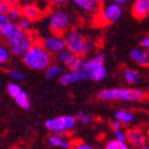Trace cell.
Instances as JSON below:
<instances>
[{
	"label": "cell",
	"instance_id": "obj_1",
	"mask_svg": "<svg viewBox=\"0 0 149 149\" xmlns=\"http://www.w3.org/2000/svg\"><path fill=\"white\" fill-rule=\"evenodd\" d=\"M24 65L30 70L42 71L52 63V54L43 47L42 43L33 42L22 55Z\"/></svg>",
	"mask_w": 149,
	"mask_h": 149
},
{
	"label": "cell",
	"instance_id": "obj_2",
	"mask_svg": "<svg viewBox=\"0 0 149 149\" xmlns=\"http://www.w3.org/2000/svg\"><path fill=\"white\" fill-rule=\"evenodd\" d=\"M145 96L142 90L134 88H109L98 93V98L102 101H142Z\"/></svg>",
	"mask_w": 149,
	"mask_h": 149
},
{
	"label": "cell",
	"instance_id": "obj_3",
	"mask_svg": "<svg viewBox=\"0 0 149 149\" xmlns=\"http://www.w3.org/2000/svg\"><path fill=\"white\" fill-rule=\"evenodd\" d=\"M65 47L77 55H87L95 49V44L91 39L85 38L77 30H69L65 32Z\"/></svg>",
	"mask_w": 149,
	"mask_h": 149
},
{
	"label": "cell",
	"instance_id": "obj_4",
	"mask_svg": "<svg viewBox=\"0 0 149 149\" xmlns=\"http://www.w3.org/2000/svg\"><path fill=\"white\" fill-rule=\"evenodd\" d=\"M105 55L104 53H98L95 56L85 61L86 72L89 74V79L94 81H102L107 76V70L104 66Z\"/></svg>",
	"mask_w": 149,
	"mask_h": 149
},
{
	"label": "cell",
	"instance_id": "obj_5",
	"mask_svg": "<svg viewBox=\"0 0 149 149\" xmlns=\"http://www.w3.org/2000/svg\"><path fill=\"white\" fill-rule=\"evenodd\" d=\"M77 121L74 116L71 115H63L51 118L45 121V127L52 134H68L76 127Z\"/></svg>",
	"mask_w": 149,
	"mask_h": 149
},
{
	"label": "cell",
	"instance_id": "obj_6",
	"mask_svg": "<svg viewBox=\"0 0 149 149\" xmlns=\"http://www.w3.org/2000/svg\"><path fill=\"white\" fill-rule=\"evenodd\" d=\"M70 22H71V18L69 14L65 10H57L50 14L49 28L52 31V33L62 36L63 33L68 31Z\"/></svg>",
	"mask_w": 149,
	"mask_h": 149
},
{
	"label": "cell",
	"instance_id": "obj_7",
	"mask_svg": "<svg viewBox=\"0 0 149 149\" xmlns=\"http://www.w3.org/2000/svg\"><path fill=\"white\" fill-rule=\"evenodd\" d=\"M122 14H123V8L121 4L111 2L102 8L100 13V19H101V22L104 24L115 23L121 18Z\"/></svg>",
	"mask_w": 149,
	"mask_h": 149
},
{
	"label": "cell",
	"instance_id": "obj_8",
	"mask_svg": "<svg viewBox=\"0 0 149 149\" xmlns=\"http://www.w3.org/2000/svg\"><path fill=\"white\" fill-rule=\"evenodd\" d=\"M43 47L47 50L50 54H58L61 51L66 49L64 38L60 35H51L46 37L42 42Z\"/></svg>",
	"mask_w": 149,
	"mask_h": 149
},
{
	"label": "cell",
	"instance_id": "obj_9",
	"mask_svg": "<svg viewBox=\"0 0 149 149\" xmlns=\"http://www.w3.org/2000/svg\"><path fill=\"white\" fill-rule=\"evenodd\" d=\"M32 43H33L32 38L26 35L24 38H22L21 40L18 41V42L10 45L8 48H10V53H13L14 55H17V56L21 55V56H22V55L24 54L25 51H26V50L32 45Z\"/></svg>",
	"mask_w": 149,
	"mask_h": 149
},
{
	"label": "cell",
	"instance_id": "obj_10",
	"mask_svg": "<svg viewBox=\"0 0 149 149\" xmlns=\"http://www.w3.org/2000/svg\"><path fill=\"white\" fill-rule=\"evenodd\" d=\"M130 58L134 63L141 66V67H147L149 65V52L148 49L145 48H134L130 51L129 54Z\"/></svg>",
	"mask_w": 149,
	"mask_h": 149
},
{
	"label": "cell",
	"instance_id": "obj_11",
	"mask_svg": "<svg viewBox=\"0 0 149 149\" xmlns=\"http://www.w3.org/2000/svg\"><path fill=\"white\" fill-rule=\"evenodd\" d=\"M132 13V16L137 19H145L149 15V0H134Z\"/></svg>",
	"mask_w": 149,
	"mask_h": 149
},
{
	"label": "cell",
	"instance_id": "obj_12",
	"mask_svg": "<svg viewBox=\"0 0 149 149\" xmlns=\"http://www.w3.org/2000/svg\"><path fill=\"white\" fill-rule=\"evenodd\" d=\"M126 141H128V143L132 146L139 147L145 144L146 138L142 130L138 128H132L126 132Z\"/></svg>",
	"mask_w": 149,
	"mask_h": 149
},
{
	"label": "cell",
	"instance_id": "obj_13",
	"mask_svg": "<svg viewBox=\"0 0 149 149\" xmlns=\"http://www.w3.org/2000/svg\"><path fill=\"white\" fill-rule=\"evenodd\" d=\"M21 31H22V29L18 27L17 23L10 21L2 26H0V39H2L4 41H8Z\"/></svg>",
	"mask_w": 149,
	"mask_h": 149
},
{
	"label": "cell",
	"instance_id": "obj_14",
	"mask_svg": "<svg viewBox=\"0 0 149 149\" xmlns=\"http://www.w3.org/2000/svg\"><path fill=\"white\" fill-rule=\"evenodd\" d=\"M21 10H22L23 17L27 18L32 22L33 21H38L43 15V13L41 12L40 8H38V5L36 3H27Z\"/></svg>",
	"mask_w": 149,
	"mask_h": 149
},
{
	"label": "cell",
	"instance_id": "obj_15",
	"mask_svg": "<svg viewBox=\"0 0 149 149\" xmlns=\"http://www.w3.org/2000/svg\"><path fill=\"white\" fill-rule=\"evenodd\" d=\"M48 143L51 146H54L62 149H70V147H71L70 141L66 139L63 134H51L48 138Z\"/></svg>",
	"mask_w": 149,
	"mask_h": 149
},
{
	"label": "cell",
	"instance_id": "obj_16",
	"mask_svg": "<svg viewBox=\"0 0 149 149\" xmlns=\"http://www.w3.org/2000/svg\"><path fill=\"white\" fill-rule=\"evenodd\" d=\"M73 2L78 8H80L82 10H85L86 13H89V14L97 12L99 8V3L97 2L96 0H73Z\"/></svg>",
	"mask_w": 149,
	"mask_h": 149
},
{
	"label": "cell",
	"instance_id": "obj_17",
	"mask_svg": "<svg viewBox=\"0 0 149 149\" xmlns=\"http://www.w3.org/2000/svg\"><path fill=\"white\" fill-rule=\"evenodd\" d=\"M60 82L62 84L63 86H70L73 85V84H76L80 80V77L78 75V73L74 70H70V71H65L60 77Z\"/></svg>",
	"mask_w": 149,
	"mask_h": 149
},
{
	"label": "cell",
	"instance_id": "obj_18",
	"mask_svg": "<svg viewBox=\"0 0 149 149\" xmlns=\"http://www.w3.org/2000/svg\"><path fill=\"white\" fill-rule=\"evenodd\" d=\"M123 78L129 85H136L140 81L141 75L138 70L132 69V68H125L123 70Z\"/></svg>",
	"mask_w": 149,
	"mask_h": 149
},
{
	"label": "cell",
	"instance_id": "obj_19",
	"mask_svg": "<svg viewBox=\"0 0 149 149\" xmlns=\"http://www.w3.org/2000/svg\"><path fill=\"white\" fill-rule=\"evenodd\" d=\"M115 119L120 124H129L134 120V115L126 109H118L115 113Z\"/></svg>",
	"mask_w": 149,
	"mask_h": 149
},
{
	"label": "cell",
	"instance_id": "obj_20",
	"mask_svg": "<svg viewBox=\"0 0 149 149\" xmlns=\"http://www.w3.org/2000/svg\"><path fill=\"white\" fill-rule=\"evenodd\" d=\"M15 99L16 104L19 107H21L22 109H25V111H28L31 107V102H30V98L28 96L27 92H25L24 90H22L19 94L16 97H14Z\"/></svg>",
	"mask_w": 149,
	"mask_h": 149
},
{
	"label": "cell",
	"instance_id": "obj_21",
	"mask_svg": "<svg viewBox=\"0 0 149 149\" xmlns=\"http://www.w3.org/2000/svg\"><path fill=\"white\" fill-rule=\"evenodd\" d=\"M45 70H46V75H47V77L50 78V79L58 78V77L65 72V68L63 65L52 64V63H51Z\"/></svg>",
	"mask_w": 149,
	"mask_h": 149
},
{
	"label": "cell",
	"instance_id": "obj_22",
	"mask_svg": "<svg viewBox=\"0 0 149 149\" xmlns=\"http://www.w3.org/2000/svg\"><path fill=\"white\" fill-rule=\"evenodd\" d=\"M104 149H132L130 145L126 142H121L118 140H112L105 144Z\"/></svg>",
	"mask_w": 149,
	"mask_h": 149
},
{
	"label": "cell",
	"instance_id": "obj_23",
	"mask_svg": "<svg viewBox=\"0 0 149 149\" xmlns=\"http://www.w3.org/2000/svg\"><path fill=\"white\" fill-rule=\"evenodd\" d=\"M8 17L10 22H17L22 17V10H21V8H19V5H13L8 14Z\"/></svg>",
	"mask_w": 149,
	"mask_h": 149
},
{
	"label": "cell",
	"instance_id": "obj_24",
	"mask_svg": "<svg viewBox=\"0 0 149 149\" xmlns=\"http://www.w3.org/2000/svg\"><path fill=\"white\" fill-rule=\"evenodd\" d=\"M6 73H8V76L16 82H22L26 79V76H25L24 73L21 72V71H19V70H17V69H8V71H6Z\"/></svg>",
	"mask_w": 149,
	"mask_h": 149
},
{
	"label": "cell",
	"instance_id": "obj_25",
	"mask_svg": "<svg viewBox=\"0 0 149 149\" xmlns=\"http://www.w3.org/2000/svg\"><path fill=\"white\" fill-rule=\"evenodd\" d=\"M77 122H79L82 125H90L93 122V117L86 112H78L75 117Z\"/></svg>",
	"mask_w": 149,
	"mask_h": 149
},
{
	"label": "cell",
	"instance_id": "obj_26",
	"mask_svg": "<svg viewBox=\"0 0 149 149\" xmlns=\"http://www.w3.org/2000/svg\"><path fill=\"white\" fill-rule=\"evenodd\" d=\"M6 90H8V95L14 98V97L17 96V95L19 94V93H20L23 89L21 88V86L19 85V82L13 81V82H10V84H8Z\"/></svg>",
	"mask_w": 149,
	"mask_h": 149
},
{
	"label": "cell",
	"instance_id": "obj_27",
	"mask_svg": "<svg viewBox=\"0 0 149 149\" xmlns=\"http://www.w3.org/2000/svg\"><path fill=\"white\" fill-rule=\"evenodd\" d=\"M17 25L19 28H21L22 30L27 32L28 30H30L32 28V21H30L29 19H27V18H25L22 16V17L17 21Z\"/></svg>",
	"mask_w": 149,
	"mask_h": 149
},
{
	"label": "cell",
	"instance_id": "obj_28",
	"mask_svg": "<svg viewBox=\"0 0 149 149\" xmlns=\"http://www.w3.org/2000/svg\"><path fill=\"white\" fill-rule=\"evenodd\" d=\"M10 50L6 47H4L3 45L0 44V65L8 62V60H10Z\"/></svg>",
	"mask_w": 149,
	"mask_h": 149
},
{
	"label": "cell",
	"instance_id": "obj_29",
	"mask_svg": "<svg viewBox=\"0 0 149 149\" xmlns=\"http://www.w3.org/2000/svg\"><path fill=\"white\" fill-rule=\"evenodd\" d=\"M114 136L115 140H118V141L121 142H126V132L122 130L121 128L114 129Z\"/></svg>",
	"mask_w": 149,
	"mask_h": 149
},
{
	"label": "cell",
	"instance_id": "obj_30",
	"mask_svg": "<svg viewBox=\"0 0 149 149\" xmlns=\"http://www.w3.org/2000/svg\"><path fill=\"white\" fill-rule=\"evenodd\" d=\"M10 8H12V5L8 2H6L4 0H1V1H0V14H1V15L8 16Z\"/></svg>",
	"mask_w": 149,
	"mask_h": 149
},
{
	"label": "cell",
	"instance_id": "obj_31",
	"mask_svg": "<svg viewBox=\"0 0 149 149\" xmlns=\"http://www.w3.org/2000/svg\"><path fill=\"white\" fill-rule=\"evenodd\" d=\"M70 149H94V147L85 142H77L74 145H71Z\"/></svg>",
	"mask_w": 149,
	"mask_h": 149
},
{
	"label": "cell",
	"instance_id": "obj_32",
	"mask_svg": "<svg viewBox=\"0 0 149 149\" xmlns=\"http://www.w3.org/2000/svg\"><path fill=\"white\" fill-rule=\"evenodd\" d=\"M142 48H145V49H148L149 48V36H145L143 39L141 40V43H140Z\"/></svg>",
	"mask_w": 149,
	"mask_h": 149
},
{
	"label": "cell",
	"instance_id": "obj_33",
	"mask_svg": "<svg viewBox=\"0 0 149 149\" xmlns=\"http://www.w3.org/2000/svg\"><path fill=\"white\" fill-rule=\"evenodd\" d=\"M10 22V19H8V16L5 15H1L0 14V26H2V25H4L5 23Z\"/></svg>",
	"mask_w": 149,
	"mask_h": 149
},
{
	"label": "cell",
	"instance_id": "obj_34",
	"mask_svg": "<svg viewBox=\"0 0 149 149\" xmlns=\"http://www.w3.org/2000/svg\"><path fill=\"white\" fill-rule=\"evenodd\" d=\"M112 127H113V129H118V128H121V124H120L119 122L118 121H116V120H115L114 122H112Z\"/></svg>",
	"mask_w": 149,
	"mask_h": 149
},
{
	"label": "cell",
	"instance_id": "obj_35",
	"mask_svg": "<svg viewBox=\"0 0 149 149\" xmlns=\"http://www.w3.org/2000/svg\"><path fill=\"white\" fill-rule=\"evenodd\" d=\"M48 2L50 3H54V4H62V3H65L67 0H47Z\"/></svg>",
	"mask_w": 149,
	"mask_h": 149
},
{
	"label": "cell",
	"instance_id": "obj_36",
	"mask_svg": "<svg viewBox=\"0 0 149 149\" xmlns=\"http://www.w3.org/2000/svg\"><path fill=\"white\" fill-rule=\"evenodd\" d=\"M4 1H6V2H8L10 5H18L19 3H20V0H4Z\"/></svg>",
	"mask_w": 149,
	"mask_h": 149
},
{
	"label": "cell",
	"instance_id": "obj_37",
	"mask_svg": "<svg viewBox=\"0 0 149 149\" xmlns=\"http://www.w3.org/2000/svg\"><path fill=\"white\" fill-rule=\"evenodd\" d=\"M111 1L115 3H118V4H123V3H126L129 0H111Z\"/></svg>",
	"mask_w": 149,
	"mask_h": 149
},
{
	"label": "cell",
	"instance_id": "obj_38",
	"mask_svg": "<svg viewBox=\"0 0 149 149\" xmlns=\"http://www.w3.org/2000/svg\"><path fill=\"white\" fill-rule=\"evenodd\" d=\"M137 149H149V147H148V145L144 144V145H141V146L137 147Z\"/></svg>",
	"mask_w": 149,
	"mask_h": 149
},
{
	"label": "cell",
	"instance_id": "obj_39",
	"mask_svg": "<svg viewBox=\"0 0 149 149\" xmlns=\"http://www.w3.org/2000/svg\"><path fill=\"white\" fill-rule=\"evenodd\" d=\"M10 149H27V148H25V147H12Z\"/></svg>",
	"mask_w": 149,
	"mask_h": 149
},
{
	"label": "cell",
	"instance_id": "obj_40",
	"mask_svg": "<svg viewBox=\"0 0 149 149\" xmlns=\"http://www.w3.org/2000/svg\"><path fill=\"white\" fill-rule=\"evenodd\" d=\"M97 2L98 3H101V2H103V1H104V0H96Z\"/></svg>",
	"mask_w": 149,
	"mask_h": 149
},
{
	"label": "cell",
	"instance_id": "obj_41",
	"mask_svg": "<svg viewBox=\"0 0 149 149\" xmlns=\"http://www.w3.org/2000/svg\"><path fill=\"white\" fill-rule=\"evenodd\" d=\"M0 1H1V0H0Z\"/></svg>",
	"mask_w": 149,
	"mask_h": 149
}]
</instances>
